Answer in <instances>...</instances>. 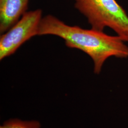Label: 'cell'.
Returning a JSON list of instances; mask_svg holds the SVG:
<instances>
[{
    "instance_id": "6da1fadb",
    "label": "cell",
    "mask_w": 128,
    "mask_h": 128,
    "mask_svg": "<svg viewBox=\"0 0 128 128\" xmlns=\"http://www.w3.org/2000/svg\"><path fill=\"white\" fill-rule=\"evenodd\" d=\"M45 35L60 37L68 47L86 53L93 61L96 74L100 73L103 64L110 57L128 58V46L118 36H110L92 28L69 26L51 15L42 18L38 28V35Z\"/></svg>"
},
{
    "instance_id": "7a4b0ae2",
    "label": "cell",
    "mask_w": 128,
    "mask_h": 128,
    "mask_svg": "<svg viewBox=\"0 0 128 128\" xmlns=\"http://www.w3.org/2000/svg\"><path fill=\"white\" fill-rule=\"evenodd\" d=\"M74 7L83 14L92 28L103 32L108 27L124 42L128 41V15L116 0H74Z\"/></svg>"
},
{
    "instance_id": "3957f363",
    "label": "cell",
    "mask_w": 128,
    "mask_h": 128,
    "mask_svg": "<svg viewBox=\"0 0 128 128\" xmlns=\"http://www.w3.org/2000/svg\"><path fill=\"white\" fill-rule=\"evenodd\" d=\"M42 10L26 12L21 18L0 38V60L13 54L31 38L38 35L42 19Z\"/></svg>"
},
{
    "instance_id": "277c9868",
    "label": "cell",
    "mask_w": 128,
    "mask_h": 128,
    "mask_svg": "<svg viewBox=\"0 0 128 128\" xmlns=\"http://www.w3.org/2000/svg\"><path fill=\"white\" fill-rule=\"evenodd\" d=\"M29 0H0V32L4 33L26 12Z\"/></svg>"
},
{
    "instance_id": "5b68a950",
    "label": "cell",
    "mask_w": 128,
    "mask_h": 128,
    "mask_svg": "<svg viewBox=\"0 0 128 128\" xmlns=\"http://www.w3.org/2000/svg\"><path fill=\"white\" fill-rule=\"evenodd\" d=\"M41 125L37 120H23L10 119L5 122L0 128H40Z\"/></svg>"
}]
</instances>
